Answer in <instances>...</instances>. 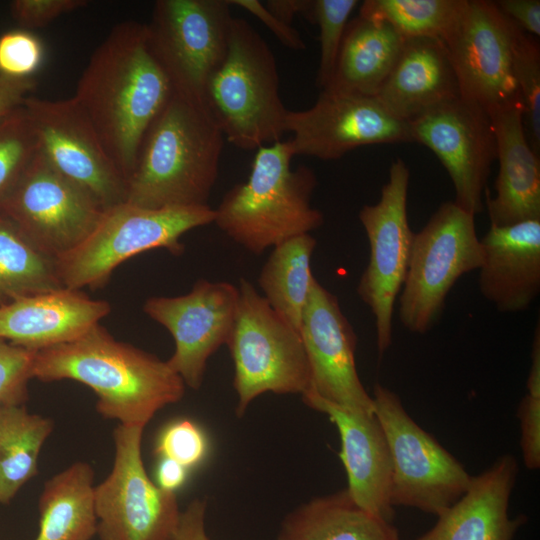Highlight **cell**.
<instances>
[{"mask_svg":"<svg viewBox=\"0 0 540 540\" xmlns=\"http://www.w3.org/2000/svg\"><path fill=\"white\" fill-rule=\"evenodd\" d=\"M206 507V500H192L180 514L173 540H210L205 527Z\"/></svg>","mask_w":540,"mask_h":540,"instance_id":"43","label":"cell"},{"mask_svg":"<svg viewBox=\"0 0 540 540\" xmlns=\"http://www.w3.org/2000/svg\"><path fill=\"white\" fill-rule=\"evenodd\" d=\"M188 469L174 460L159 458L156 467V484L163 490L173 492L183 486Z\"/></svg>","mask_w":540,"mask_h":540,"instance_id":"45","label":"cell"},{"mask_svg":"<svg viewBox=\"0 0 540 540\" xmlns=\"http://www.w3.org/2000/svg\"><path fill=\"white\" fill-rule=\"evenodd\" d=\"M224 140L205 103L172 91L143 138L125 202L151 209L209 206Z\"/></svg>","mask_w":540,"mask_h":540,"instance_id":"3","label":"cell"},{"mask_svg":"<svg viewBox=\"0 0 540 540\" xmlns=\"http://www.w3.org/2000/svg\"><path fill=\"white\" fill-rule=\"evenodd\" d=\"M154 451L158 458L174 460L189 470L205 460L209 440L198 424L189 419H178L160 431Z\"/></svg>","mask_w":540,"mask_h":540,"instance_id":"36","label":"cell"},{"mask_svg":"<svg viewBox=\"0 0 540 540\" xmlns=\"http://www.w3.org/2000/svg\"><path fill=\"white\" fill-rule=\"evenodd\" d=\"M32 376L82 383L97 395L101 416L143 428L159 410L180 401L186 386L166 361L114 339L100 323L76 339L37 350Z\"/></svg>","mask_w":540,"mask_h":540,"instance_id":"2","label":"cell"},{"mask_svg":"<svg viewBox=\"0 0 540 540\" xmlns=\"http://www.w3.org/2000/svg\"><path fill=\"white\" fill-rule=\"evenodd\" d=\"M513 75L531 148L540 151V46L536 37L518 30L513 48Z\"/></svg>","mask_w":540,"mask_h":540,"instance_id":"34","label":"cell"},{"mask_svg":"<svg viewBox=\"0 0 540 540\" xmlns=\"http://www.w3.org/2000/svg\"><path fill=\"white\" fill-rule=\"evenodd\" d=\"M94 470L74 462L48 479L39 498L35 540H91L97 534Z\"/></svg>","mask_w":540,"mask_h":540,"instance_id":"28","label":"cell"},{"mask_svg":"<svg viewBox=\"0 0 540 540\" xmlns=\"http://www.w3.org/2000/svg\"><path fill=\"white\" fill-rule=\"evenodd\" d=\"M300 335L315 394L349 410L374 414L373 400L358 376L357 338L337 297L314 278L302 315Z\"/></svg>","mask_w":540,"mask_h":540,"instance_id":"19","label":"cell"},{"mask_svg":"<svg viewBox=\"0 0 540 540\" xmlns=\"http://www.w3.org/2000/svg\"><path fill=\"white\" fill-rule=\"evenodd\" d=\"M480 242L481 295L501 313L527 310L540 293V220L490 225Z\"/></svg>","mask_w":540,"mask_h":540,"instance_id":"21","label":"cell"},{"mask_svg":"<svg viewBox=\"0 0 540 540\" xmlns=\"http://www.w3.org/2000/svg\"><path fill=\"white\" fill-rule=\"evenodd\" d=\"M497 145L499 171L494 197L484 198L490 225L504 227L540 220V157L531 148L521 105L490 114Z\"/></svg>","mask_w":540,"mask_h":540,"instance_id":"24","label":"cell"},{"mask_svg":"<svg viewBox=\"0 0 540 540\" xmlns=\"http://www.w3.org/2000/svg\"><path fill=\"white\" fill-rule=\"evenodd\" d=\"M372 400L392 460V506L440 515L464 494L472 476L411 418L394 391L376 383Z\"/></svg>","mask_w":540,"mask_h":540,"instance_id":"9","label":"cell"},{"mask_svg":"<svg viewBox=\"0 0 540 540\" xmlns=\"http://www.w3.org/2000/svg\"><path fill=\"white\" fill-rule=\"evenodd\" d=\"M409 180L407 164L397 158L390 165L379 201L364 205L358 214L370 254L357 294L373 314L380 355L392 344L394 305L405 280L414 237L407 216Z\"/></svg>","mask_w":540,"mask_h":540,"instance_id":"12","label":"cell"},{"mask_svg":"<svg viewBox=\"0 0 540 540\" xmlns=\"http://www.w3.org/2000/svg\"><path fill=\"white\" fill-rule=\"evenodd\" d=\"M303 402L336 426L341 441L340 458L346 470L347 492L369 513L392 522L390 500L392 460L384 431L375 414L358 413L329 402L312 390Z\"/></svg>","mask_w":540,"mask_h":540,"instance_id":"20","label":"cell"},{"mask_svg":"<svg viewBox=\"0 0 540 540\" xmlns=\"http://www.w3.org/2000/svg\"><path fill=\"white\" fill-rule=\"evenodd\" d=\"M316 240L310 234L290 238L273 247L261 268L258 284L268 304L300 332L314 276L311 257Z\"/></svg>","mask_w":540,"mask_h":540,"instance_id":"29","label":"cell"},{"mask_svg":"<svg viewBox=\"0 0 540 540\" xmlns=\"http://www.w3.org/2000/svg\"><path fill=\"white\" fill-rule=\"evenodd\" d=\"M204 102L224 137L242 150L282 139L288 109L280 96L276 59L265 39L233 17L225 57L210 77Z\"/></svg>","mask_w":540,"mask_h":540,"instance_id":"5","label":"cell"},{"mask_svg":"<svg viewBox=\"0 0 540 540\" xmlns=\"http://www.w3.org/2000/svg\"><path fill=\"white\" fill-rule=\"evenodd\" d=\"M104 211L89 193L52 167L40 150L0 205L2 214L56 259L82 243Z\"/></svg>","mask_w":540,"mask_h":540,"instance_id":"14","label":"cell"},{"mask_svg":"<svg viewBox=\"0 0 540 540\" xmlns=\"http://www.w3.org/2000/svg\"><path fill=\"white\" fill-rule=\"evenodd\" d=\"M519 28L495 1L465 0L442 40L455 71L460 96L490 114L521 105L513 75V48Z\"/></svg>","mask_w":540,"mask_h":540,"instance_id":"13","label":"cell"},{"mask_svg":"<svg viewBox=\"0 0 540 540\" xmlns=\"http://www.w3.org/2000/svg\"><path fill=\"white\" fill-rule=\"evenodd\" d=\"M527 394L540 397V325L535 327L531 351V367L527 382Z\"/></svg>","mask_w":540,"mask_h":540,"instance_id":"47","label":"cell"},{"mask_svg":"<svg viewBox=\"0 0 540 540\" xmlns=\"http://www.w3.org/2000/svg\"><path fill=\"white\" fill-rule=\"evenodd\" d=\"M409 123L413 142L429 148L449 174L454 203L474 216L481 213L497 155L489 113L459 96Z\"/></svg>","mask_w":540,"mask_h":540,"instance_id":"17","label":"cell"},{"mask_svg":"<svg viewBox=\"0 0 540 540\" xmlns=\"http://www.w3.org/2000/svg\"><path fill=\"white\" fill-rule=\"evenodd\" d=\"M227 347L234 363L237 416L266 392L303 394L311 372L300 332L283 319L246 279Z\"/></svg>","mask_w":540,"mask_h":540,"instance_id":"7","label":"cell"},{"mask_svg":"<svg viewBox=\"0 0 540 540\" xmlns=\"http://www.w3.org/2000/svg\"><path fill=\"white\" fill-rule=\"evenodd\" d=\"M53 422L24 405L0 406V504H7L38 472L42 446Z\"/></svg>","mask_w":540,"mask_h":540,"instance_id":"30","label":"cell"},{"mask_svg":"<svg viewBox=\"0 0 540 540\" xmlns=\"http://www.w3.org/2000/svg\"><path fill=\"white\" fill-rule=\"evenodd\" d=\"M171 93L149 49L146 25L135 20L111 29L78 80L72 97L127 182L143 138Z\"/></svg>","mask_w":540,"mask_h":540,"instance_id":"1","label":"cell"},{"mask_svg":"<svg viewBox=\"0 0 540 540\" xmlns=\"http://www.w3.org/2000/svg\"><path fill=\"white\" fill-rule=\"evenodd\" d=\"M238 301V287L205 279L198 280L187 294L145 301L143 311L173 337L175 350L167 364L190 388H200L208 359L226 345Z\"/></svg>","mask_w":540,"mask_h":540,"instance_id":"18","label":"cell"},{"mask_svg":"<svg viewBox=\"0 0 540 540\" xmlns=\"http://www.w3.org/2000/svg\"><path fill=\"white\" fill-rule=\"evenodd\" d=\"M110 309L68 288L21 297L0 306V339L37 351L78 338Z\"/></svg>","mask_w":540,"mask_h":540,"instance_id":"23","label":"cell"},{"mask_svg":"<svg viewBox=\"0 0 540 540\" xmlns=\"http://www.w3.org/2000/svg\"><path fill=\"white\" fill-rule=\"evenodd\" d=\"M62 288L57 259L0 212V306Z\"/></svg>","mask_w":540,"mask_h":540,"instance_id":"31","label":"cell"},{"mask_svg":"<svg viewBox=\"0 0 540 540\" xmlns=\"http://www.w3.org/2000/svg\"><path fill=\"white\" fill-rule=\"evenodd\" d=\"M35 352L0 339V406L27 401Z\"/></svg>","mask_w":540,"mask_h":540,"instance_id":"38","label":"cell"},{"mask_svg":"<svg viewBox=\"0 0 540 540\" xmlns=\"http://www.w3.org/2000/svg\"><path fill=\"white\" fill-rule=\"evenodd\" d=\"M475 216L454 201L442 203L414 233L408 268L399 295L403 327L427 333L438 321L446 297L458 279L482 264Z\"/></svg>","mask_w":540,"mask_h":540,"instance_id":"8","label":"cell"},{"mask_svg":"<svg viewBox=\"0 0 540 540\" xmlns=\"http://www.w3.org/2000/svg\"><path fill=\"white\" fill-rule=\"evenodd\" d=\"M86 0H14L10 12L25 30L41 28L62 15L85 7Z\"/></svg>","mask_w":540,"mask_h":540,"instance_id":"39","label":"cell"},{"mask_svg":"<svg viewBox=\"0 0 540 540\" xmlns=\"http://www.w3.org/2000/svg\"><path fill=\"white\" fill-rule=\"evenodd\" d=\"M358 5V0H312L308 20L319 27L317 85L321 89L332 77L349 17Z\"/></svg>","mask_w":540,"mask_h":540,"instance_id":"35","label":"cell"},{"mask_svg":"<svg viewBox=\"0 0 540 540\" xmlns=\"http://www.w3.org/2000/svg\"><path fill=\"white\" fill-rule=\"evenodd\" d=\"M295 156L336 160L354 149L413 142L409 122L390 114L371 96L321 90L316 102L289 110L285 121Z\"/></svg>","mask_w":540,"mask_h":540,"instance_id":"16","label":"cell"},{"mask_svg":"<svg viewBox=\"0 0 540 540\" xmlns=\"http://www.w3.org/2000/svg\"><path fill=\"white\" fill-rule=\"evenodd\" d=\"M517 474L516 458L500 456L488 469L472 476L464 494L415 540H513L527 521L524 515L510 518L508 514Z\"/></svg>","mask_w":540,"mask_h":540,"instance_id":"22","label":"cell"},{"mask_svg":"<svg viewBox=\"0 0 540 540\" xmlns=\"http://www.w3.org/2000/svg\"><path fill=\"white\" fill-rule=\"evenodd\" d=\"M404 41L386 22L359 15L349 20L332 77L321 90L375 97Z\"/></svg>","mask_w":540,"mask_h":540,"instance_id":"26","label":"cell"},{"mask_svg":"<svg viewBox=\"0 0 540 540\" xmlns=\"http://www.w3.org/2000/svg\"><path fill=\"white\" fill-rule=\"evenodd\" d=\"M39 150L60 174L89 193L104 210L126 201L127 180L75 102L29 96L23 103Z\"/></svg>","mask_w":540,"mask_h":540,"instance_id":"15","label":"cell"},{"mask_svg":"<svg viewBox=\"0 0 540 540\" xmlns=\"http://www.w3.org/2000/svg\"><path fill=\"white\" fill-rule=\"evenodd\" d=\"M276 540H401L397 529L357 505L346 489L314 498L284 519Z\"/></svg>","mask_w":540,"mask_h":540,"instance_id":"27","label":"cell"},{"mask_svg":"<svg viewBox=\"0 0 540 540\" xmlns=\"http://www.w3.org/2000/svg\"><path fill=\"white\" fill-rule=\"evenodd\" d=\"M459 96L457 77L444 42L413 38L404 41L375 98L390 114L411 122Z\"/></svg>","mask_w":540,"mask_h":540,"instance_id":"25","label":"cell"},{"mask_svg":"<svg viewBox=\"0 0 540 540\" xmlns=\"http://www.w3.org/2000/svg\"><path fill=\"white\" fill-rule=\"evenodd\" d=\"M293 157L288 140L258 148L248 179L229 189L214 209L213 223L252 254L310 234L324 222L311 204L316 175L304 165L292 169Z\"/></svg>","mask_w":540,"mask_h":540,"instance_id":"4","label":"cell"},{"mask_svg":"<svg viewBox=\"0 0 540 540\" xmlns=\"http://www.w3.org/2000/svg\"><path fill=\"white\" fill-rule=\"evenodd\" d=\"M230 5H236L257 17L287 48L303 50L306 45L299 32L270 12L265 4L258 0H228Z\"/></svg>","mask_w":540,"mask_h":540,"instance_id":"41","label":"cell"},{"mask_svg":"<svg viewBox=\"0 0 540 540\" xmlns=\"http://www.w3.org/2000/svg\"><path fill=\"white\" fill-rule=\"evenodd\" d=\"M44 60L41 40L19 29L0 36V75L14 79L33 78Z\"/></svg>","mask_w":540,"mask_h":540,"instance_id":"37","label":"cell"},{"mask_svg":"<svg viewBox=\"0 0 540 540\" xmlns=\"http://www.w3.org/2000/svg\"><path fill=\"white\" fill-rule=\"evenodd\" d=\"M228 0H158L146 25L149 49L172 91L204 102L222 63L232 14Z\"/></svg>","mask_w":540,"mask_h":540,"instance_id":"10","label":"cell"},{"mask_svg":"<svg viewBox=\"0 0 540 540\" xmlns=\"http://www.w3.org/2000/svg\"><path fill=\"white\" fill-rule=\"evenodd\" d=\"M38 151V140L24 105L0 118V205Z\"/></svg>","mask_w":540,"mask_h":540,"instance_id":"33","label":"cell"},{"mask_svg":"<svg viewBox=\"0 0 540 540\" xmlns=\"http://www.w3.org/2000/svg\"><path fill=\"white\" fill-rule=\"evenodd\" d=\"M465 0H366L359 16L389 24L403 39L443 40Z\"/></svg>","mask_w":540,"mask_h":540,"instance_id":"32","label":"cell"},{"mask_svg":"<svg viewBox=\"0 0 540 540\" xmlns=\"http://www.w3.org/2000/svg\"><path fill=\"white\" fill-rule=\"evenodd\" d=\"M210 206L144 208L123 202L104 211L91 234L77 247L57 258L65 288L95 289L107 283L114 269L145 251L165 248L183 253L180 238L186 232L213 223Z\"/></svg>","mask_w":540,"mask_h":540,"instance_id":"6","label":"cell"},{"mask_svg":"<svg viewBox=\"0 0 540 540\" xmlns=\"http://www.w3.org/2000/svg\"><path fill=\"white\" fill-rule=\"evenodd\" d=\"M520 446L527 469L540 467V397L526 394L518 407Z\"/></svg>","mask_w":540,"mask_h":540,"instance_id":"40","label":"cell"},{"mask_svg":"<svg viewBox=\"0 0 540 540\" xmlns=\"http://www.w3.org/2000/svg\"><path fill=\"white\" fill-rule=\"evenodd\" d=\"M143 430L119 424L113 432L112 469L94 490L99 540H173L181 511L145 470Z\"/></svg>","mask_w":540,"mask_h":540,"instance_id":"11","label":"cell"},{"mask_svg":"<svg viewBox=\"0 0 540 540\" xmlns=\"http://www.w3.org/2000/svg\"><path fill=\"white\" fill-rule=\"evenodd\" d=\"M265 6L280 20L291 25L296 15L309 18L312 0H268Z\"/></svg>","mask_w":540,"mask_h":540,"instance_id":"46","label":"cell"},{"mask_svg":"<svg viewBox=\"0 0 540 540\" xmlns=\"http://www.w3.org/2000/svg\"><path fill=\"white\" fill-rule=\"evenodd\" d=\"M495 3L500 11L523 32L534 37L540 35L539 0H499Z\"/></svg>","mask_w":540,"mask_h":540,"instance_id":"42","label":"cell"},{"mask_svg":"<svg viewBox=\"0 0 540 540\" xmlns=\"http://www.w3.org/2000/svg\"><path fill=\"white\" fill-rule=\"evenodd\" d=\"M35 86L36 81L33 78L14 79L0 75V118L23 105Z\"/></svg>","mask_w":540,"mask_h":540,"instance_id":"44","label":"cell"}]
</instances>
